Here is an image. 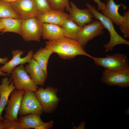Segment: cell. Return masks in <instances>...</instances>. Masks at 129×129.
I'll return each instance as SVG.
<instances>
[{"label":"cell","mask_w":129,"mask_h":129,"mask_svg":"<svg viewBox=\"0 0 129 129\" xmlns=\"http://www.w3.org/2000/svg\"><path fill=\"white\" fill-rule=\"evenodd\" d=\"M45 48L57 54L60 58L71 59L79 55L91 58V56L85 51L84 47L76 40L64 37L46 42Z\"/></svg>","instance_id":"6da1fadb"},{"label":"cell","mask_w":129,"mask_h":129,"mask_svg":"<svg viewBox=\"0 0 129 129\" xmlns=\"http://www.w3.org/2000/svg\"><path fill=\"white\" fill-rule=\"evenodd\" d=\"M86 5L93 18L100 21L104 27L109 32L110 36L109 41L103 46L106 52L111 51L114 47L118 45L123 44L129 45V41L122 38L116 31L111 20L98 12L95 6L88 3L86 4Z\"/></svg>","instance_id":"7a4b0ae2"},{"label":"cell","mask_w":129,"mask_h":129,"mask_svg":"<svg viewBox=\"0 0 129 129\" xmlns=\"http://www.w3.org/2000/svg\"><path fill=\"white\" fill-rule=\"evenodd\" d=\"M94 63L102 66L105 70H116L129 69V60L125 54L119 53L110 55H107L105 58L91 56Z\"/></svg>","instance_id":"3957f363"},{"label":"cell","mask_w":129,"mask_h":129,"mask_svg":"<svg viewBox=\"0 0 129 129\" xmlns=\"http://www.w3.org/2000/svg\"><path fill=\"white\" fill-rule=\"evenodd\" d=\"M57 89L51 86H48L45 88L42 87L35 92L44 113H51L56 107L59 101L57 95Z\"/></svg>","instance_id":"277c9868"},{"label":"cell","mask_w":129,"mask_h":129,"mask_svg":"<svg viewBox=\"0 0 129 129\" xmlns=\"http://www.w3.org/2000/svg\"><path fill=\"white\" fill-rule=\"evenodd\" d=\"M11 74L16 89L30 90L35 92L38 88L28 74L23 64L15 67Z\"/></svg>","instance_id":"5b68a950"},{"label":"cell","mask_w":129,"mask_h":129,"mask_svg":"<svg viewBox=\"0 0 129 129\" xmlns=\"http://www.w3.org/2000/svg\"><path fill=\"white\" fill-rule=\"evenodd\" d=\"M42 23L36 17L22 19L21 36L26 42L40 41L42 32Z\"/></svg>","instance_id":"8992f818"},{"label":"cell","mask_w":129,"mask_h":129,"mask_svg":"<svg viewBox=\"0 0 129 129\" xmlns=\"http://www.w3.org/2000/svg\"><path fill=\"white\" fill-rule=\"evenodd\" d=\"M42 107L38 99L35 92L25 90L22 100L18 115L23 116L30 114L41 115L43 113Z\"/></svg>","instance_id":"52a82bcc"},{"label":"cell","mask_w":129,"mask_h":129,"mask_svg":"<svg viewBox=\"0 0 129 129\" xmlns=\"http://www.w3.org/2000/svg\"><path fill=\"white\" fill-rule=\"evenodd\" d=\"M101 80L109 86L126 88L129 86V69L116 70H105Z\"/></svg>","instance_id":"ba28073f"},{"label":"cell","mask_w":129,"mask_h":129,"mask_svg":"<svg viewBox=\"0 0 129 129\" xmlns=\"http://www.w3.org/2000/svg\"><path fill=\"white\" fill-rule=\"evenodd\" d=\"M24 92V90L15 89L12 92L10 99L4 109L5 111L3 118L4 119L19 121L18 115Z\"/></svg>","instance_id":"9c48e42d"},{"label":"cell","mask_w":129,"mask_h":129,"mask_svg":"<svg viewBox=\"0 0 129 129\" xmlns=\"http://www.w3.org/2000/svg\"><path fill=\"white\" fill-rule=\"evenodd\" d=\"M104 28L101 21L97 19L81 27L77 40L84 47L89 40L103 34Z\"/></svg>","instance_id":"30bf717a"},{"label":"cell","mask_w":129,"mask_h":129,"mask_svg":"<svg viewBox=\"0 0 129 129\" xmlns=\"http://www.w3.org/2000/svg\"><path fill=\"white\" fill-rule=\"evenodd\" d=\"M69 4L70 6L66 9L69 13L70 18L78 26L82 27L93 21V16L88 9H80L72 2Z\"/></svg>","instance_id":"8fae6325"},{"label":"cell","mask_w":129,"mask_h":129,"mask_svg":"<svg viewBox=\"0 0 129 129\" xmlns=\"http://www.w3.org/2000/svg\"><path fill=\"white\" fill-rule=\"evenodd\" d=\"M11 4L13 9L22 19L36 17L38 14L34 0H19Z\"/></svg>","instance_id":"7c38bea8"},{"label":"cell","mask_w":129,"mask_h":129,"mask_svg":"<svg viewBox=\"0 0 129 129\" xmlns=\"http://www.w3.org/2000/svg\"><path fill=\"white\" fill-rule=\"evenodd\" d=\"M24 52V51L21 50H13L12 53V58L0 67V70L10 75L12 70L17 66L28 63L32 58L33 51L32 50H30L26 56L23 58H21V56L23 55Z\"/></svg>","instance_id":"4fadbf2b"},{"label":"cell","mask_w":129,"mask_h":129,"mask_svg":"<svg viewBox=\"0 0 129 129\" xmlns=\"http://www.w3.org/2000/svg\"><path fill=\"white\" fill-rule=\"evenodd\" d=\"M40 115L35 114H30L20 116L18 118L19 121L24 129L33 128L35 129H48L53 125V121L48 122H43Z\"/></svg>","instance_id":"5bb4252c"},{"label":"cell","mask_w":129,"mask_h":129,"mask_svg":"<svg viewBox=\"0 0 129 129\" xmlns=\"http://www.w3.org/2000/svg\"><path fill=\"white\" fill-rule=\"evenodd\" d=\"M123 6L124 9L126 7L122 4H116L114 0H108L107 1L105 8L102 10V14L107 17L117 26L122 24L124 22L125 17L121 16L118 12L119 8Z\"/></svg>","instance_id":"9a60e30c"},{"label":"cell","mask_w":129,"mask_h":129,"mask_svg":"<svg viewBox=\"0 0 129 129\" xmlns=\"http://www.w3.org/2000/svg\"><path fill=\"white\" fill-rule=\"evenodd\" d=\"M36 17L41 22L60 26L65 20L70 17L69 14L64 11L52 9L38 14Z\"/></svg>","instance_id":"2e32d148"},{"label":"cell","mask_w":129,"mask_h":129,"mask_svg":"<svg viewBox=\"0 0 129 129\" xmlns=\"http://www.w3.org/2000/svg\"><path fill=\"white\" fill-rule=\"evenodd\" d=\"M24 68L31 78L37 85L43 86L47 77L44 71L32 58Z\"/></svg>","instance_id":"e0dca14e"},{"label":"cell","mask_w":129,"mask_h":129,"mask_svg":"<svg viewBox=\"0 0 129 129\" xmlns=\"http://www.w3.org/2000/svg\"><path fill=\"white\" fill-rule=\"evenodd\" d=\"M15 89L12 79L5 76L1 80L0 85V120L4 119L2 114L6 106L9 96Z\"/></svg>","instance_id":"ac0fdd59"},{"label":"cell","mask_w":129,"mask_h":129,"mask_svg":"<svg viewBox=\"0 0 129 129\" xmlns=\"http://www.w3.org/2000/svg\"><path fill=\"white\" fill-rule=\"evenodd\" d=\"M42 36L44 39L52 41L65 37L63 30L59 25L43 23L42 25Z\"/></svg>","instance_id":"d6986e66"},{"label":"cell","mask_w":129,"mask_h":129,"mask_svg":"<svg viewBox=\"0 0 129 129\" xmlns=\"http://www.w3.org/2000/svg\"><path fill=\"white\" fill-rule=\"evenodd\" d=\"M3 24V29L1 31L3 33L7 32H12L21 35V26L22 19L12 17L0 19Z\"/></svg>","instance_id":"ffe728a7"},{"label":"cell","mask_w":129,"mask_h":129,"mask_svg":"<svg viewBox=\"0 0 129 129\" xmlns=\"http://www.w3.org/2000/svg\"><path fill=\"white\" fill-rule=\"evenodd\" d=\"M53 53L51 50L41 48L33 54L32 58L35 60L44 71L47 77V64L49 58Z\"/></svg>","instance_id":"44dd1931"},{"label":"cell","mask_w":129,"mask_h":129,"mask_svg":"<svg viewBox=\"0 0 129 129\" xmlns=\"http://www.w3.org/2000/svg\"><path fill=\"white\" fill-rule=\"evenodd\" d=\"M60 26L62 28L64 36L77 40L81 27L70 17L65 20Z\"/></svg>","instance_id":"7402d4cb"},{"label":"cell","mask_w":129,"mask_h":129,"mask_svg":"<svg viewBox=\"0 0 129 129\" xmlns=\"http://www.w3.org/2000/svg\"><path fill=\"white\" fill-rule=\"evenodd\" d=\"M7 17L21 18L13 9L11 3L0 0V19Z\"/></svg>","instance_id":"603a6c76"},{"label":"cell","mask_w":129,"mask_h":129,"mask_svg":"<svg viewBox=\"0 0 129 129\" xmlns=\"http://www.w3.org/2000/svg\"><path fill=\"white\" fill-rule=\"evenodd\" d=\"M53 10L64 11L70 6L69 0H48Z\"/></svg>","instance_id":"cb8c5ba5"},{"label":"cell","mask_w":129,"mask_h":129,"mask_svg":"<svg viewBox=\"0 0 129 129\" xmlns=\"http://www.w3.org/2000/svg\"><path fill=\"white\" fill-rule=\"evenodd\" d=\"M34 0L38 14L47 12L52 9L48 0Z\"/></svg>","instance_id":"d4e9b609"},{"label":"cell","mask_w":129,"mask_h":129,"mask_svg":"<svg viewBox=\"0 0 129 129\" xmlns=\"http://www.w3.org/2000/svg\"><path fill=\"white\" fill-rule=\"evenodd\" d=\"M123 15L125 17L123 23L119 26L121 32L123 34V37L126 38H129V11L124 12Z\"/></svg>","instance_id":"484cf974"},{"label":"cell","mask_w":129,"mask_h":129,"mask_svg":"<svg viewBox=\"0 0 129 129\" xmlns=\"http://www.w3.org/2000/svg\"><path fill=\"white\" fill-rule=\"evenodd\" d=\"M4 129H24L19 121H11L4 119Z\"/></svg>","instance_id":"4316f807"},{"label":"cell","mask_w":129,"mask_h":129,"mask_svg":"<svg viewBox=\"0 0 129 129\" xmlns=\"http://www.w3.org/2000/svg\"><path fill=\"white\" fill-rule=\"evenodd\" d=\"M8 58L7 57H5L3 58H0V63L4 64L9 61ZM9 76L6 73H4L0 70V76Z\"/></svg>","instance_id":"83f0119b"},{"label":"cell","mask_w":129,"mask_h":129,"mask_svg":"<svg viewBox=\"0 0 129 129\" xmlns=\"http://www.w3.org/2000/svg\"><path fill=\"white\" fill-rule=\"evenodd\" d=\"M94 1L97 5L98 9L97 11L104 9L106 7V5L102 2L100 0H93Z\"/></svg>","instance_id":"f1b7e54d"},{"label":"cell","mask_w":129,"mask_h":129,"mask_svg":"<svg viewBox=\"0 0 129 129\" xmlns=\"http://www.w3.org/2000/svg\"><path fill=\"white\" fill-rule=\"evenodd\" d=\"M4 119L0 120V129H4Z\"/></svg>","instance_id":"f546056e"},{"label":"cell","mask_w":129,"mask_h":129,"mask_svg":"<svg viewBox=\"0 0 129 129\" xmlns=\"http://www.w3.org/2000/svg\"><path fill=\"white\" fill-rule=\"evenodd\" d=\"M10 3H11L15 2L19 0H1Z\"/></svg>","instance_id":"4dcf8cb0"},{"label":"cell","mask_w":129,"mask_h":129,"mask_svg":"<svg viewBox=\"0 0 129 129\" xmlns=\"http://www.w3.org/2000/svg\"><path fill=\"white\" fill-rule=\"evenodd\" d=\"M4 28L3 24L0 20V32H1Z\"/></svg>","instance_id":"1f68e13d"}]
</instances>
